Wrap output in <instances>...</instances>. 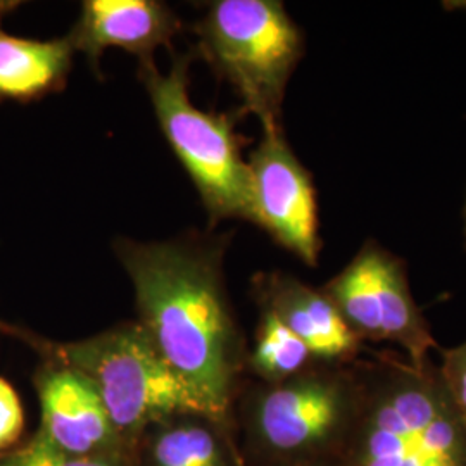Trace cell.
Returning a JSON list of instances; mask_svg holds the SVG:
<instances>
[{
    "mask_svg": "<svg viewBox=\"0 0 466 466\" xmlns=\"http://www.w3.org/2000/svg\"><path fill=\"white\" fill-rule=\"evenodd\" d=\"M119 256L134 280L140 327L208 418L225 420L242 352L215 261L182 244H127Z\"/></svg>",
    "mask_w": 466,
    "mask_h": 466,
    "instance_id": "obj_1",
    "label": "cell"
},
{
    "mask_svg": "<svg viewBox=\"0 0 466 466\" xmlns=\"http://www.w3.org/2000/svg\"><path fill=\"white\" fill-rule=\"evenodd\" d=\"M354 365L361 400L346 466H466V420L432 360L370 350Z\"/></svg>",
    "mask_w": 466,
    "mask_h": 466,
    "instance_id": "obj_2",
    "label": "cell"
},
{
    "mask_svg": "<svg viewBox=\"0 0 466 466\" xmlns=\"http://www.w3.org/2000/svg\"><path fill=\"white\" fill-rule=\"evenodd\" d=\"M354 363H315L289 380L254 390L248 427L265 466L344 458L361 400Z\"/></svg>",
    "mask_w": 466,
    "mask_h": 466,
    "instance_id": "obj_3",
    "label": "cell"
},
{
    "mask_svg": "<svg viewBox=\"0 0 466 466\" xmlns=\"http://www.w3.org/2000/svg\"><path fill=\"white\" fill-rule=\"evenodd\" d=\"M202 49L263 132L282 130V104L304 54L299 26L277 0H219L200 21Z\"/></svg>",
    "mask_w": 466,
    "mask_h": 466,
    "instance_id": "obj_4",
    "label": "cell"
},
{
    "mask_svg": "<svg viewBox=\"0 0 466 466\" xmlns=\"http://www.w3.org/2000/svg\"><path fill=\"white\" fill-rule=\"evenodd\" d=\"M57 356L94 385L119 435L182 415L208 418L204 404L161 358L140 323L67 344Z\"/></svg>",
    "mask_w": 466,
    "mask_h": 466,
    "instance_id": "obj_5",
    "label": "cell"
},
{
    "mask_svg": "<svg viewBox=\"0 0 466 466\" xmlns=\"http://www.w3.org/2000/svg\"><path fill=\"white\" fill-rule=\"evenodd\" d=\"M188 63L177 61L167 73L152 59L142 61L157 121L167 142L199 190L213 218L252 217L249 165L240 156L232 117L198 109L188 97Z\"/></svg>",
    "mask_w": 466,
    "mask_h": 466,
    "instance_id": "obj_6",
    "label": "cell"
},
{
    "mask_svg": "<svg viewBox=\"0 0 466 466\" xmlns=\"http://www.w3.org/2000/svg\"><path fill=\"white\" fill-rule=\"evenodd\" d=\"M321 292L363 344H396L415 367L431 360V350H441L413 298L404 259L373 238H368Z\"/></svg>",
    "mask_w": 466,
    "mask_h": 466,
    "instance_id": "obj_7",
    "label": "cell"
},
{
    "mask_svg": "<svg viewBox=\"0 0 466 466\" xmlns=\"http://www.w3.org/2000/svg\"><path fill=\"white\" fill-rule=\"evenodd\" d=\"M252 217L300 261L317 267L319 254L317 190L311 175L287 144L283 130L263 134L249 161Z\"/></svg>",
    "mask_w": 466,
    "mask_h": 466,
    "instance_id": "obj_8",
    "label": "cell"
},
{
    "mask_svg": "<svg viewBox=\"0 0 466 466\" xmlns=\"http://www.w3.org/2000/svg\"><path fill=\"white\" fill-rule=\"evenodd\" d=\"M263 309L280 318L321 365H350L365 344L350 330L321 289L283 273L259 275L254 282Z\"/></svg>",
    "mask_w": 466,
    "mask_h": 466,
    "instance_id": "obj_9",
    "label": "cell"
},
{
    "mask_svg": "<svg viewBox=\"0 0 466 466\" xmlns=\"http://www.w3.org/2000/svg\"><path fill=\"white\" fill-rule=\"evenodd\" d=\"M42 404L40 433L57 450L71 454H111L119 441L94 385L63 367L46 370L38 379Z\"/></svg>",
    "mask_w": 466,
    "mask_h": 466,
    "instance_id": "obj_10",
    "label": "cell"
},
{
    "mask_svg": "<svg viewBox=\"0 0 466 466\" xmlns=\"http://www.w3.org/2000/svg\"><path fill=\"white\" fill-rule=\"evenodd\" d=\"M178 30V19L165 4L152 0H88L82 17L69 35L75 50H82L94 63L109 47L128 50L142 61L152 50L167 46Z\"/></svg>",
    "mask_w": 466,
    "mask_h": 466,
    "instance_id": "obj_11",
    "label": "cell"
},
{
    "mask_svg": "<svg viewBox=\"0 0 466 466\" xmlns=\"http://www.w3.org/2000/svg\"><path fill=\"white\" fill-rule=\"evenodd\" d=\"M73 50L69 36L38 42L0 32V97L35 99L61 86Z\"/></svg>",
    "mask_w": 466,
    "mask_h": 466,
    "instance_id": "obj_12",
    "label": "cell"
},
{
    "mask_svg": "<svg viewBox=\"0 0 466 466\" xmlns=\"http://www.w3.org/2000/svg\"><path fill=\"white\" fill-rule=\"evenodd\" d=\"M249 363L263 382L280 383L299 375L317 361L308 346L280 318L263 309Z\"/></svg>",
    "mask_w": 466,
    "mask_h": 466,
    "instance_id": "obj_13",
    "label": "cell"
},
{
    "mask_svg": "<svg viewBox=\"0 0 466 466\" xmlns=\"http://www.w3.org/2000/svg\"><path fill=\"white\" fill-rule=\"evenodd\" d=\"M150 458L154 466H228L217 435L190 421L167 425L156 433Z\"/></svg>",
    "mask_w": 466,
    "mask_h": 466,
    "instance_id": "obj_14",
    "label": "cell"
},
{
    "mask_svg": "<svg viewBox=\"0 0 466 466\" xmlns=\"http://www.w3.org/2000/svg\"><path fill=\"white\" fill-rule=\"evenodd\" d=\"M4 466H127L115 454H71L57 450L49 441L38 433L34 441L7 460Z\"/></svg>",
    "mask_w": 466,
    "mask_h": 466,
    "instance_id": "obj_15",
    "label": "cell"
},
{
    "mask_svg": "<svg viewBox=\"0 0 466 466\" xmlns=\"http://www.w3.org/2000/svg\"><path fill=\"white\" fill-rule=\"evenodd\" d=\"M442 363L441 379L450 392L451 400L466 420V340L452 350H441Z\"/></svg>",
    "mask_w": 466,
    "mask_h": 466,
    "instance_id": "obj_16",
    "label": "cell"
},
{
    "mask_svg": "<svg viewBox=\"0 0 466 466\" xmlns=\"http://www.w3.org/2000/svg\"><path fill=\"white\" fill-rule=\"evenodd\" d=\"M25 427L23 408L11 383L0 379V450L11 448Z\"/></svg>",
    "mask_w": 466,
    "mask_h": 466,
    "instance_id": "obj_17",
    "label": "cell"
},
{
    "mask_svg": "<svg viewBox=\"0 0 466 466\" xmlns=\"http://www.w3.org/2000/svg\"><path fill=\"white\" fill-rule=\"evenodd\" d=\"M277 466H346L342 458H325V460H308V461H294Z\"/></svg>",
    "mask_w": 466,
    "mask_h": 466,
    "instance_id": "obj_18",
    "label": "cell"
},
{
    "mask_svg": "<svg viewBox=\"0 0 466 466\" xmlns=\"http://www.w3.org/2000/svg\"><path fill=\"white\" fill-rule=\"evenodd\" d=\"M446 11H466V0H446L442 2Z\"/></svg>",
    "mask_w": 466,
    "mask_h": 466,
    "instance_id": "obj_19",
    "label": "cell"
},
{
    "mask_svg": "<svg viewBox=\"0 0 466 466\" xmlns=\"http://www.w3.org/2000/svg\"><path fill=\"white\" fill-rule=\"evenodd\" d=\"M17 7V2H9V0H0V17L4 16L5 13H9L11 9Z\"/></svg>",
    "mask_w": 466,
    "mask_h": 466,
    "instance_id": "obj_20",
    "label": "cell"
},
{
    "mask_svg": "<svg viewBox=\"0 0 466 466\" xmlns=\"http://www.w3.org/2000/svg\"><path fill=\"white\" fill-rule=\"evenodd\" d=\"M465 248H466V204H465Z\"/></svg>",
    "mask_w": 466,
    "mask_h": 466,
    "instance_id": "obj_21",
    "label": "cell"
},
{
    "mask_svg": "<svg viewBox=\"0 0 466 466\" xmlns=\"http://www.w3.org/2000/svg\"><path fill=\"white\" fill-rule=\"evenodd\" d=\"M0 329H4V330H7V327H5V325H2V323H0Z\"/></svg>",
    "mask_w": 466,
    "mask_h": 466,
    "instance_id": "obj_22",
    "label": "cell"
}]
</instances>
